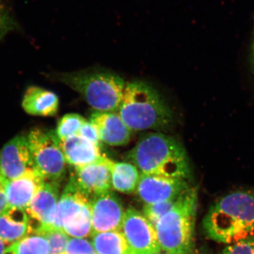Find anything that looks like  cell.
Here are the masks:
<instances>
[{"mask_svg":"<svg viewBox=\"0 0 254 254\" xmlns=\"http://www.w3.org/2000/svg\"><path fill=\"white\" fill-rule=\"evenodd\" d=\"M111 161L103 155L93 163L75 168V174L72 176L75 182L91 198L111 190Z\"/></svg>","mask_w":254,"mask_h":254,"instance_id":"11","label":"cell"},{"mask_svg":"<svg viewBox=\"0 0 254 254\" xmlns=\"http://www.w3.org/2000/svg\"><path fill=\"white\" fill-rule=\"evenodd\" d=\"M64 254H96L92 243L85 238L70 237Z\"/></svg>","mask_w":254,"mask_h":254,"instance_id":"27","label":"cell"},{"mask_svg":"<svg viewBox=\"0 0 254 254\" xmlns=\"http://www.w3.org/2000/svg\"><path fill=\"white\" fill-rule=\"evenodd\" d=\"M91 237L96 254H128L126 241L120 230L96 232Z\"/></svg>","mask_w":254,"mask_h":254,"instance_id":"20","label":"cell"},{"mask_svg":"<svg viewBox=\"0 0 254 254\" xmlns=\"http://www.w3.org/2000/svg\"><path fill=\"white\" fill-rule=\"evenodd\" d=\"M198 205L196 189L182 193L175 206L155 227L160 249L170 254H195V222Z\"/></svg>","mask_w":254,"mask_h":254,"instance_id":"4","label":"cell"},{"mask_svg":"<svg viewBox=\"0 0 254 254\" xmlns=\"http://www.w3.org/2000/svg\"><path fill=\"white\" fill-rule=\"evenodd\" d=\"M59 106L58 95L41 87H29L23 95V109L33 116H55L59 110Z\"/></svg>","mask_w":254,"mask_h":254,"instance_id":"18","label":"cell"},{"mask_svg":"<svg viewBox=\"0 0 254 254\" xmlns=\"http://www.w3.org/2000/svg\"><path fill=\"white\" fill-rule=\"evenodd\" d=\"M2 177H0V215L7 208V200L6 198V193H5V188H6V182Z\"/></svg>","mask_w":254,"mask_h":254,"instance_id":"30","label":"cell"},{"mask_svg":"<svg viewBox=\"0 0 254 254\" xmlns=\"http://www.w3.org/2000/svg\"><path fill=\"white\" fill-rule=\"evenodd\" d=\"M10 254V253H9Z\"/></svg>","mask_w":254,"mask_h":254,"instance_id":"34","label":"cell"},{"mask_svg":"<svg viewBox=\"0 0 254 254\" xmlns=\"http://www.w3.org/2000/svg\"><path fill=\"white\" fill-rule=\"evenodd\" d=\"M154 254H170L165 253V252H159V253Z\"/></svg>","mask_w":254,"mask_h":254,"instance_id":"33","label":"cell"},{"mask_svg":"<svg viewBox=\"0 0 254 254\" xmlns=\"http://www.w3.org/2000/svg\"><path fill=\"white\" fill-rule=\"evenodd\" d=\"M252 64L254 68V41L253 46H252Z\"/></svg>","mask_w":254,"mask_h":254,"instance_id":"32","label":"cell"},{"mask_svg":"<svg viewBox=\"0 0 254 254\" xmlns=\"http://www.w3.org/2000/svg\"><path fill=\"white\" fill-rule=\"evenodd\" d=\"M91 212L93 233L121 230L125 211L111 190L91 197Z\"/></svg>","mask_w":254,"mask_h":254,"instance_id":"9","label":"cell"},{"mask_svg":"<svg viewBox=\"0 0 254 254\" xmlns=\"http://www.w3.org/2000/svg\"><path fill=\"white\" fill-rule=\"evenodd\" d=\"M35 231L24 209L7 207L0 215V239L7 247Z\"/></svg>","mask_w":254,"mask_h":254,"instance_id":"16","label":"cell"},{"mask_svg":"<svg viewBox=\"0 0 254 254\" xmlns=\"http://www.w3.org/2000/svg\"><path fill=\"white\" fill-rule=\"evenodd\" d=\"M128 254H154L162 252L155 227L143 214L134 208L127 209L121 230Z\"/></svg>","mask_w":254,"mask_h":254,"instance_id":"7","label":"cell"},{"mask_svg":"<svg viewBox=\"0 0 254 254\" xmlns=\"http://www.w3.org/2000/svg\"><path fill=\"white\" fill-rule=\"evenodd\" d=\"M78 135L87 141L100 146V140L98 131L91 122L86 121L83 123Z\"/></svg>","mask_w":254,"mask_h":254,"instance_id":"29","label":"cell"},{"mask_svg":"<svg viewBox=\"0 0 254 254\" xmlns=\"http://www.w3.org/2000/svg\"><path fill=\"white\" fill-rule=\"evenodd\" d=\"M32 168L27 136L18 135L7 142L0 151V177L11 181Z\"/></svg>","mask_w":254,"mask_h":254,"instance_id":"10","label":"cell"},{"mask_svg":"<svg viewBox=\"0 0 254 254\" xmlns=\"http://www.w3.org/2000/svg\"><path fill=\"white\" fill-rule=\"evenodd\" d=\"M118 113L131 131L160 129L173 121V114L163 98L142 81L126 83Z\"/></svg>","mask_w":254,"mask_h":254,"instance_id":"3","label":"cell"},{"mask_svg":"<svg viewBox=\"0 0 254 254\" xmlns=\"http://www.w3.org/2000/svg\"><path fill=\"white\" fill-rule=\"evenodd\" d=\"M34 233L46 239L49 245V254H64L70 237L63 230L50 227H40Z\"/></svg>","mask_w":254,"mask_h":254,"instance_id":"23","label":"cell"},{"mask_svg":"<svg viewBox=\"0 0 254 254\" xmlns=\"http://www.w3.org/2000/svg\"><path fill=\"white\" fill-rule=\"evenodd\" d=\"M18 25L9 7L0 0V41L10 32L17 30Z\"/></svg>","mask_w":254,"mask_h":254,"instance_id":"26","label":"cell"},{"mask_svg":"<svg viewBox=\"0 0 254 254\" xmlns=\"http://www.w3.org/2000/svg\"><path fill=\"white\" fill-rule=\"evenodd\" d=\"M63 230L69 237L86 238L92 235L91 201L81 211L64 226Z\"/></svg>","mask_w":254,"mask_h":254,"instance_id":"22","label":"cell"},{"mask_svg":"<svg viewBox=\"0 0 254 254\" xmlns=\"http://www.w3.org/2000/svg\"><path fill=\"white\" fill-rule=\"evenodd\" d=\"M5 251L11 254H49V245L44 237L33 233L6 247Z\"/></svg>","mask_w":254,"mask_h":254,"instance_id":"21","label":"cell"},{"mask_svg":"<svg viewBox=\"0 0 254 254\" xmlns=\"http://www.w3.org/2000/svg\"><path fill=\"white\" fill-rule=\"evenodd\" d=\"M45 182L34 168L30 169L22 176L6 182L5 193L8 207L26 210Z\"/></svg>","mask_w":254,"mask_h":254,"instance_id":"13","label":"cell"},{"mask_svg":"<svg viewBox=\"0 0 254 254\" xmlns=\"http://www.w3.org/2000/svg\"><path fill=\"white\" fill-rule=\"evenodd\" d=\"M179 197L175 199L160 202V203L145 204L143 208V215L155 227L159 220L175 206Z\"/></svg>","mask_w":254,"mask_h":254,"instance_id":"25","label":"cell"},{"mask_svg":"<svg viewBox=\"0 0 254 254\" xmlns=\"http://www.w3.org/2000/svg\"><path fill=\"white\" fill-rule=\"evenodd\" d=\"M32 163L46 182H60L66 173V162L56 132L33 128L27 136Z\"/></svg>","mask_w":254,"mask_h":254,"instance_id":"6","label":"cell"},{"mask_svg":"<svg viewBox=\"0 0 254 254\" xmlns=\"http://www.w3.org/2000/svg\"><path fill=\"white\" fill-rule=\"evenodd\" d=\"M210 240L230 245L254 235V188L230 192L211 205L203 220Z\"/></svg>","mask_w":254,"mask_h":254,"instance_id":"1","label":"cell"},{"mask_svg":"<svg viewBox=\"0 0 254 254\" xmlns=\"http://www.w3.org/2000/svg\"><path fill=\"white\" fill-rule=\"evenodd\" d=\"M188 180L141 173L136 192L145 204L178 198L190 188Z\"/></svg>","mask_w":254,"mask_h":254,"instance_id":"8","label":"cell"},{"mask_svg":"<svg viewBox=\"0 0 254 254\" xmlns=\"http://www.w3.org/2000/svg\"><path fill=\"white\" fill-rule=\"evenodd\" d=\"M90 201L91 197L79 188L71 176L58 200L53 223L50 227L63 230L64 226L76 217Z\"/></svg>","mask_w":254,"mask_h":254,"instance_id":"12","label":"cell"},{"mask_svg":"<svg viewBox=\"0 0 254 254\" xmlns=\"http://www.w3.org/2000/svg\"><path fill=\"white\" fill-rule=\"evenodd\" d=\"M110 170L112 188L124 193H131L136 190L141 173L133 164L112 160Z\"/></svg>","mask_w":254,"mask_h":254,"instance_id":"19","label":"cell"},{"mask_svg":"<svg viewBox=\"0 0 254 254\" xmlns=\"http://www.w3.org/2000/svg\"><path fill=\"white\" fill-rule=\"evenodd\" d=\"M90 122L96 128L100 142L105 144L121 146L130 141L132 131L118 113L95 111L90 117Z\"/></svg>","mask_w":254,"mask_h":254,"instance_id":"14","label":"cell"},{"mask_svg":"<svg viewBox=\"0 0 254 254\" xmlns=\"http://www.w3.org/2000/svg\"><path fill=\"white\" fill-rule=\"evenodd\" d=\"M58 79L83 97L95 111L118 113L126 83L115 73L77 71L62 73Z\"/></svg>","mask_w":254,"mask_h":254,"instance_id":"5","label":"cell"},{"mask_svg":"<svg viewBox=\"0 0 254 254\" xmlns=\"http://www.w3.org/2000/svg\"><path fill=\"white\" fill-rule=\"evenodd\" d=\"M127 160L141 173L187 180L190 177L185 148L173 137L159 132L141 137L128 152Z\"/></svg>","mask_w":254,"mask_h":254,"instance_id":"2","label":"cell"},{"mask_svg":"<svg viewBox=\"0 0 254 254\" xmlns=\"http://www.w3.org/2000/svg\"><path fill=\"white\" fill-rule=\"evenodd\" d=\"M6 247H7V246L6 245V244L0 239V254H4Z\"/></svg>","mask_w":254,"mask_h":254,"instance_id":"31","label":"cell"},{"mask_svg":"<svg viewBox=\"0 0 254 254\" xmlns=\"http://www.w3.org/2000/svg\"><path fill=\"white\" fill-rule=\"evenodd\" d=\"M86 119L76 113L66 114L60 119L58 123L56 132L60 141L78 135Z\"/></svg>","mask_w":254,"mask_h":254,"instance_id":"24","label":"cell"},{"mask_svg":"<svg viewBox=\"0 0 254 254\" xmlns=\"http://www.w3.org/2000/svg\"><path fill=\"white\" fill-rule=\"evenodd\" d=\"M60 197L59 182H46L26 208V213L39 223V227H50Z\"/></svg>","mask_w":254,"mask_h":254,"instance_id":"15","label":"cell"},{"mask_svg":"<svg viewBox=\"0 0 254 254\" xmlns=\"http://www.w3.org/2000/svg\"><path fill=\"white\" fill-rule=\"evenodd\" d=\"M220 254H254V235L226 245Z\"/></svg>","mask_w":254,"mask_h":254,"instance_id":"28","label":"cell"},{"mask_svg":"<svg viewBox=\"0 0 254 254\" xmlns=\"http://www.w3.org/2000/svg\"><path fill=\"white\" fill-rule=\"evenodd\" d=\"M62 150L66 164L78 168L101 158L100 146L87 141L78 135L60 141Z\"/></svg>","mask_w":254,"mask_h":254,"instance_id":"17","label":"cell"}]
</instances>
